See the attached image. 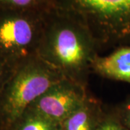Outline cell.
Wrapping results in <instances>:
<instances>
[{
    "mask_svg": "<svg viewBox=\"0 0 130 130\" xmlns=\"http://www.w3.org/2000/svg\"><path fill=\"white\" fill-rule=\"evenodd\" d=\"M99 51L95 39L83 24L56 7L47 12L38 56L64 77L88 88Z\"/></svg>",
    "mask_w": 130,
    "mask_h": 130,
    "instance_id": "cell-1",
    "label": "cell"
},
{
    "mask_svg": "<svg viewBox=\"0 0 130 130\" xmlns=\"http://www.w3.org/2000/svg\"><path fill=\"white\" fill-rule=\"evenodd\" d=\"M92 33L99 50L130 46V0H53Z\"/></svg>",
    "mask_w": 130,
    "mask_h": 130,
    "instance_id": "cell-2",
    "label": "cell"
},
{
    "mask_svg": "<svg viewBox=\"0 0 130 130\" xmlns=\"http://www.w3.org/2000/svg\"><path fill=\"white\" fill-rule=\"evenodd\" d=\"M64 76L38 56L19 66L0 95V119L5 130L36 99Z\"/></svg>",
    "mask_w": 130,
    "mask_h": 130,
    "instance_id": "cell-3",
    "label": "cell"
},
{
    "mask_svg": "<svg viewBox=\"0 0 130 130\" xmlns=\"http://www.w3.org/2000/svg\"><path fill=\"white\" fill-rule=\"evenodd\" d=\"M47 12L0 9V56L14 68L38 56Z\"/></svg>",
    "mask_w": 130,
    "mask_h": 130,
    "instance_id": "cell-4",
    "label": "cell"
},
{
    "mask_svg": "<svg viewBox=\"0 0 130 130\" xmlns=\"http://www.w3.org/2000/svg\"><path fill=\"white\" fill-rule=\"evenodd\" d=\"M88 95L87 87L63 78L51 85L28 108L61 124L83 105Z\"/></svg>",
    "mask_w": 130,
    "mask_h": 130,
    "instance_id": "cell-5",
    "label": "cell"
},
{
    "mask_svg": "<svg viewBox=\"0 0 130 130\" xmlns=\"http://www.w3.org/2000/svg\"><path fill=\"white\" fill-rule=\"evenodd\" d=\"M92 73L130 83V46L115 48L106 56L98 55L92 64Z\"/></svg>",
    "mask_w": 130,
    "mask_h": 130,
    "instance_id": "cell-6",
    "label": "cell"
},
{
    "mask_svg": "<svg viewBox=\"0 0 130 130\" xmlns=\"http://www.w3.org/2000/svg\"><path fill=\"white\" fill-rule=\"evenodd\" d=\"M105 112L101 102L89 94L83 105L61 123V130H96Z\"/></svg>",
    "mask_w": 130,
    "mask_h": 130,
    "instance_id": "cell-7",
    "label": "cell"
},
{
    "mask_svg": "<svg viewBox=\"0 0 130 130\" xmlns=\"http://www.w3.org/2000/svg\"><path fill=\"white\" fill-rule=\"evenodd\" d=\"M8 130H61V124L28 108Z\"/></svg>",
    "mask_w": 130,
    "mask_h": 130,
    "instance_id": "cell-8",
    "label": "cell"
},
{
    "mask_svg": "<svg viewBox=\"0 0 130 130\" xmlns=\"http://www.w3.org/2000/svg\"><path fill=\"white\" fill-rule=\"evenodd\" d=\"M54 7L53 0H0V9L45 12Z\"/></svg>",
    "mask_w": 130,
    "mask_h": 130,
    "instance_id": "cell-9",
    "label": "cell"
},
{
    "mask_svg": "<svg viewBox=\"0 0 130 130\" xmlns=\"http://www.w3.org/2000/svg\"><path fill=\"white\" fill-rule=\"evenodd\" d=\"M96 130H129L124 125L111 109H106L104 116L102 118Z\"/></svg>",
    "mask_w": 130,
    "mask_h": 130,
    "instance_id": "cell-10",
    "label": "cell"
},
{
    "mask_svg": "<svg viewBox=\"0 0 130 130\" xmlns=\"http://www.w3.org/2000/svg\"><path fill=\"white\" fill-rule=\"evenodd\" d=\"M111 109L119 121L130 130V95Z\"/></svg>",
    "mask_w": 130,
    "mask_h": 130,
    "instance_id": "cell-11",
    "label": "cell"
},
{
    "mask_svg": "<svg viewBox=\"0 0 130 130\" xmlns=\"http://www.w3.org/2000/svg\"><path fill=\"white\" fill-rule=\"evenodd\" d=\"M15 70L16 68L0 56V95Z\"/></svg>",
    "mask_w": 130,
    "mask_h": 130,
    "instance_id": "cell-12",
    "label": "cell"
},
{
    "mask_svg": "<svg viewBox=\"0 0 130 130\" xmlns=\"http://www.w3.org/2000/svg\"><path fill=\"white\" fill-rule=\"evenodd\" d=\"M0 130H5V127L3 126V124H2V122L1 121V119H0Z\"/></svg>",
    "mask_w": 130,
    "mask_h": 130,
    "instance_id": "cell-13",
    "label": "cell"
}]
</instances>
